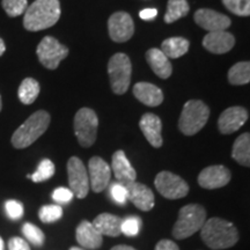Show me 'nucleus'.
<instances>
[{
  "instance_id": "nucleus-27",
  "label": "nucleus",
  "mask_w": 250,
  "mask_h": 250,
  "mask_svg": "<svg viewBox=\"0 0 250 250\" xmlns=\"http://www.w3.org/2000/svg\"><path fill=\"white\" fill-rule=\"evenodd\" d=\"M228 81L234 86H241L249 83L250 81V62H236L228 71Z\"/></svg>"
},
{
  "instance_id": "nucleus-16",
  "label": "nucleus",
  "mask_w": 250,
  "mask_h": 250,
  "mask_svg": "<svg viewBox=\"0 0 250 250\" xmlns=\"http://www.w3.org/2000/svg\"><path fill=\"white\" fill-rule=\"evenodd\" d=\"M127 199L133 203L136 208L142 211H151L154 208V193L147 186L143 183L132 182L126 184Z\"/></svg>"
},
{
  "instance_id": "nucleus-30",
  "label": "nucleus",
  "mask_w": 250,
  "mask_h": 250,
  "mask_svg": "<svg viewBox=\"0 0 250 250\" xmlns=\"http://www.w3.org/2000/svg\"><path fill=\"white\" fill-rule=\"evenodd\" d=\"M22 233L28 241L33 243L34 246L41 247L43 246V243H44V240H45L44 233H43L39 227L35 226V225L26 223L22 227Z\"/></svg>"
},
{
  "instance_id": "nucleus-18",
  "label": "nucleus",
  "mask_w": 250,
  "mask_h": 250,
  "mask_svg": "<svg viewBox=\"0 0 250 250\" xmlns=\"http://www.w3.org/2000/svg\"><path fill=\"white\" fill-rule=\"evenodd\" d=\"M111 170L114 173L115 177L118 181V183L126 186L132 182H136L137 173L134 168L131 166L130 161L127 160L124 151H116L112 155L111 161Z\"/></svg>"
},
{
  "instance_id": "nucleus-11",
  "label": "nucleus",
  "mask_w": 250,
  "mask_h": 250,
  "mask_svg": "<svg viewBox=\"0 0 250 250\" xmlns=\"http://www.w3.org/2000/svg\"><path fill=\"white\" fill-rule=\"evenodd\" d=\"M108 30L109 36L114 42H126L134 34V23L132 18L126 12H116L109 18Z\"/></svg>"
},
{
  "instance_id": "nucleus-7",
  "label": "nucleus",
  "mask_w": 250,
  "mask_h": 250,
  "mask_svg": "<svg viewBox=\"0 0 250 250\" xmlns=\"http://www.w3.org/2000/svg\"><path fill=\"white\" fill-rule=\"evenodd\" d=\"M74 133L83 147L94 145L98 136L99 118L96 112L90 108H81L74 117Z\"/></svg>"
},
{
  "instance_id": "nucleus-34",
  "label": "nucleus",
  "mask_w": 250,
  "mask_h": 250,
  "mask_svg": "<svg viewBox=\"0 0 250 250\" xmlns=\"http://www.w3.org/2000/svg\"><path fill=\"white\" fill-rule=\"evenodd\" d=\"M140 226H142V220L138 217H129L123 219L122 223V233L126 236H136L138 235Z\"/></svg>"
},
{
  "instance_id": "nucleus-20",
  "label": "nucleus",
  "mask_w": 250,
  "mask_h": 250,
  "mask_svg": "<svg viewBox=\"0 0 250 250\" xmlns=\"http://www.w3.org/2000/svg\"><path fill=\"white\" fill-rule=\"evenodd\" d=\"M76 237L78 243L85 249H99L103 243V236L96 230L93 224L87 220L81 221L77 227Z\"/></svg>"
},
{
  "instance_id": "nucleus-12",
  "label": "nucleus",
  "mask_w": 250,
  "mask_h": 250,
  "mask_svg": "<svg viewBox=\"0 0 250 250\" xmlns=\"http://www.w3.org/2000/svg\"><path fill=\"white\" fill-rule=\"evenodd\" d=\"M89 186L94 192H102L108 187L111 177V168L100 156H93L88 164Z\"/></svg>"
},
{
  "instance_id": "nucleus-40",
  "label": "nucleus",
  "mask_w": 250,
  "mask_h": 250,
  "mask_svg": "<svg viewBox=\"0 0 250 250\" xmlns=\"http://www.w3.org/2000/svg\"><path fill=\"white\" fill-rule=\"evenodd\" d=\"M156 15H158V9L155 8L143 9V11L139 13L140 19H143V20H146V21L153 20V19L156 18Z\"/></svg>"
},
{
  "instance_id": "nucleus-24",
  "label": "nucleus",
  "mask_w": 250,
  "mask_h": 250,
  "mask_svg": "<svg viewBox=\"0 0 250 250\" xmlns=\"http://www.w3.org/2000/svg\"><path fill=\"white\" fill-rule=\"evenodd\" d=\"M190 42L184 37H170L161 43V51L168 59H176L188 52Z\"/></svg>"
},
{
  "instance_id": "nucleus-3",
  "label": "nucleus",
  "mask_w": 250,
  "mask_h": 250,
  "mask_svg": "<svg viewBox=\"0 0 250 250\" xmlns=\"http://www.w3.org/2000/svg\"><path fill=\"white\" fill-rule=\"evenodd\" d=\"M50 121H51V117L49 112L44 110L34 112L23 124H21L15 130L11 139L12 145L18 149L29 147L48 130Z\"/></svg>"
},
{
  "instance_id": "nucleus-1",
  "label": "nucleus",
  "mask_w": 250,
  "mask_h": 250,
  "mask_svg": "<svg viewBox=\"0 0 250 250\" xmlns=\"http://www.w3.org/2000/svg\"><path fill=\"white\" fill-rule=\"evenodd\" d=\"M61 14L59 0H35L24 12L23 27L29 31L48 29L58 22Z\"/></svg>"
},
{
  "instance_id": "nucleus-2",
  "label": "nucleus",
  "mask_w": 250,
  "mask_h": 250,
  "mask_svg": "<svg viewBox=\"0 0 250 250\" xmlns=\"http://www.w3.org/2000/svg\"><path fill=\"white\" fill-rule=\"evenodd\" d=\"M203 241L214 250L227 249L239 241V232L230 221L221 218H211L205 221L201 229Z\"/></svg>"
},
{
  "instance_id": "nucleus-26",
  "label": "nucleus",
  "mask_w": 250,
  "mask_h": 250,
  "mask_svg": "<svg viewBox=\"0 0 250 250\" xmlns=\"http://www.w3.org/2000/svg\"><path fill=\"white\" fill-rule=\"evenodd\" d=\"M40 90L41 87L39 81L33 79V78H26L19 87V100L23 104H31L36 101L37 96L40 95Z\"/></svg>"
},
{
  "instance_id": "nucleus-31",
  "label": "nucleus",
  "mask_w": 250,
  "mask_h": 250,
  "mask_svg": "<svg viewBox=\"0 0 250 250\" xmlns=\"http://www.w3.org/2000/svg\"><path fill=\"white\" fill-rule=\"evenodd\" d=\"M223 4L230 13L239 17L250 15V0H223Z\"/></svg>"
},
{
  "instance_id": "nucleus-41",
  "label": "nucleus",
  "mask_w": 250,
  "mask_h": 250,
  "mask_svg": "<svg viewBox=\"0 0 250 250\" xmlns=\"http://www.w3.org/2000/svg\"><path fill=\"white\" fill-rule=\"evenodd\" d=\"M111 250H137V249H134L133 247H130V246L120 245V246H115L114 248H111Z\"/></svg>"
},
{
  "instance_id": "nucleus-28",
  "label": "nucleus",
  "mask_w": 250,
  "mask_h": 250,
  "mask_svg": "<svg viewBox=\"0 0 250 250\" xmlns=\"http://www.w3.org/2000/svg\"><path fill=\"white\" fill-rule=\"evenodd\" d=\"M190 11V6L187 0H168L167 12L165 15L166 23H173L181 18L187 17Z\"/></svg>"
},
{
  "instance_id": "nucleus-13",
  "label": "nucleus",
  "mask_w": 250,
  "mask_h": 250,
  "mask_svg": "<svg viewBox=\"0 0 250 250\" xmlns=\"http://www.w3.org/2000/svg\"><path fill=\"white\" fill-rule=\"evenodd\" d=\"M230 171L221 165L210 166L203 169L198 175V184L204 189H219L229 183Z\"/></svg>"
},
{
  "instance_id": "nucleus-21",
  "label": "nucleus",
  "mask_w": 250,
  "mask_h": 250,
  "mask_svg": "<svg viewBox=\"0 0 250 250\" xmlns=\"http://www.w3.org/2000/svg\"><path fill=\"white\" fill-rule=\"evenodd\" d=\"M133 95L148 107H158L164 102L162 90L149 83H137L133 87Z\"/></svg>"
},
{
  "instance_id": "nucleus-17",
  "label": "nucleus",
  "mask_w": 250,
  "mask_h": 250,
  "mask_svg": "<svg viewBox=\"0 0 250 250\" xmlns=\"http://www.w3.org/2000/svg\"><path fill=\"white\" fill-rule=\"evenodd\" d=\"M235 44V39L227 30L212 31L203 39V46L215 55H223L230 51Z\"/></svg>"
},
{
  "instance_id": "nucleus-43",
  "label": "nucleus",
  "mask_w": 250,
  "mask_h": 250,
  "mask_svg": "<svg viewBox=\"0 0 250 250\" xmlns=\"http://www.w3.org/2000/svg\"><path fill=\"white\" fill-rule=\"evenodd\" d=\"M0 250H5V246H4V240L0 237Z\"/></svg>"
},
{
  "instance_id": "nucleus-42",
  "label": "nucleus",
  "mask_w": 250,
  "mask_h": 250,
  "mask_svg": "<svg viewBox=\"0 0 250 250\" xmlns=\"http://www.w3.org/2000/svg\"><path fill=\"white\" fill-rule=\"evenodd\" d=\"M5 51H6L5 42L2 41V39H0V57H1V56L5 54Z\"/></svg>"
},
{
  "instance_id": "nucleus-10",
  "label": "nucleus",
  "mask_w": 250,
  "mask_h": 250,
  "mask_svg": "<svg viewBox=\"0 0 250 250\" xmlns=\"http://www.w3.org/2000/svg\"><path fill=\"white\" fill-rule=\"evenodd\" d=\"M67 175L70 190L73 195L80 199L85 198L89 191L88 173L83 162L77 156H72L67 161Z\"/></svg>"
},
{
  "instance_id": "nucleus-25",
  "label": "nucleus",
  "mask_w": 250,
  "mask_h": 250,
  "mask_svg": "<svg viewBox=\"0 0 250 250\" xmlns=\"http://www.w3.org/2000/svg\"><path fill=\"white\" fill-rule=\"evenodd\" d=\"M232 158L240 165L246 167L250 166V134L248 132L242 133L234 142Z\"/></svg>"
},
{
  "instance_id": "nucleus-35",
  "label": "nucleus",
  "mask_w": 250,
  "mask_h": 250,
  "mask_svg": "<svg viewBox=\"0 0 250 250\" xmlns=\"http://www.w3.org/2000/svg\"><path fill=\"white\" fill-rule=\"evenodd\" d=\"M5 211L8 218L12 220H19L23 217L24 213L23 205L20 202L14 201V199H9L5 203Z\"/></svg>"
},
{
  "instance_id": "nucleus-32",
  "label": "nucleus",
  "mask_w": 250,
  "mask_h": 250,
  "mask_svg": "<svg viewBox=\"0 0 250 250\" xmlns=\"http://www.w3.org/2000/svg\"><path fill=\"white\" fill-rule=\"evenodd\" d=\"M39 217L42 223H55L62 217V208L59 205H44L40 208Z\"/></svg>"
},
{
  "instance_id": "nucleus-37",
  "label": "nucleus",
  "mask_w": 250,
  "mask_h": 250,
  "mask_svg": "<svg viewBox=\"0 0 250 250\" xmlns=\"http://www.w3.org/2000/svg\"><path fill=\"white\" fill-rule=\"evenodd\" d=\"M73 192L67 188H57L54 192H52V199L56 203H61V204H66L71 202L73 198Z\"/></svg>"
},
{
  "instance_id": "nucleus-44",
  "label": "nucleus",
  "mask_w": 250,
  "mask_h": 250,
  "mask_svg": "<svg viewBox=\"0 0 250 250\" xmlns=\"http://www.w3.org/2000/svg\"><path fill=\"white\" fill-rule=\"evenodd\" d=\"M70 250H85V249L79 248V247H72V248H70Z\"/></svg>"
},
{
  "instance_id": "nucleus-29",
  "label": "nucleus",
  "mask_w": 250,
  "mask_h": 250,
  "mask_svg": "<svg viewBox=\"0 0 250 250\" xmlns=\"http://www.w3.org/2000/svg\"><path fill=\"white\" fill-rule=\"evenodd\" d=\"M55 174V165L54 162L49 159H44L40 162L39 167L35 173L33 175H30V179L33 180V182L35 183H40V182H44V181H48L49 179H51Z\"/></svg>"
},
{
  "instance_id": "nucleus-22",
  "label": "nucleus",
  "mask_w": 250,
  "mask_h": 250,
  "mask_svg": "<svg viewBox=\"0 0 250 250\" xmlns=\"http://www.w3.org/2000/svg\"><path fill=\"white\" fill-rule=\"evenodd\" d=\"M146 61L152 71L161 79H168L173 73V66L169 59L166 57L160 49L152 48L146 52Z\"/></svg>"
},
{
  "instance_id": "nucleus-39",
  "label": "nucleus",
  "mask_w": 250,
  "mask_h": 250,
  "mask_svg": "<svg viewBox=\"0 0 250 250\" xmlns=\"http://www.w3.org/2000/svg\"><path fill=\"white\" fill-rule=\"evenodd\" d=\"M155 250H180V248L179 246H177L174 241H171V240L164 239L158 242V245L155 246Z\"/></svg>"
},
{
  "instance_id": "nucleus-5",
  "label": "nucleus",
  "mask_w": 250,
  "mask_h": 250,
  "mask_svg": "<svg viewBox=\"0 0 250 250\" xmlns=\"http://www.w3.org/2000/svg\"><path fill=\"white\" fill-rule=\"evenodd\" d=\"M210 109L201 100H190L184 104L179 120V130L186 136H195L208 123Z\"/></svg>"
},
{
  "instance_id": "nucleus-45",
  "label": "nucleus",
  "mask_w": 250,
  "mask_h": 250,
  "mask_svg": "<svg viewBox=\"0 0 250 250\" xmlns=\"http://www.w3.org/2000/svg\"><path fill=\"white\" fill-rule=\"evenodd\" d=\"M1 108H2V102H1V95H0V111H1Z\"/></svg>"
},
{
  "instance_id": "nucleus-14",
  "label": "nucleus",
  "mask_w": 250,
  "mask_h": 250,
  "mask_svg": "<svg viewBox=\"0 0 250 250\" xmlns=\"http://www.w3.org/2000/svg\"><path fill=\"white\" fill-rule=\"evenodd\" d=\"M193 19L199 27L208 30V33L227 30V28L230 26V19L227 15L210 8L198 9L193 15Z\"/></svg>"
},
{
  "instance_id": "nucleus-38",
  "label": "nucleus",
  "mask_w": 250,
  "mask_h": 250,
  "mask_svg": "<svg viewBox=\"0 0 250 250\" xmlns=\"http://www.w3.org/2000/svg\"><path fill=\"white\" fill-rule=\"evenodd\" d=\"M9 250H30V247L26 240L21 237H12L8 242Z\"/></svg>"
},
{
  "instance_id": "nucleus-6",
  "label": "nucleus",
  "mask_w": 250,
  "mask_h": 250,
  "mask_svg": "<svg viewBox=\"0 0 250 250\" xmlns=\"http://www.w3.org/2000/svg\"><path fill=\"white\" fill-rule=\"evenodd\" d=\"M108 74L112 92L117 95L126 93L132 74V64L129 56L122 52L112 56L108 62Z\"/></svg>"
},
{
  "instance_id": "nucleus-19",
  "label": "nucleus",
  "mask_w": 250,
  "mask_h": 250,
  "mask_svg": "<svg viewBox=\"0 0 250 250\" xmlns=\"http://www.w3.org/2000/svg\"><path fill=\"white\" fill-rule=\"evenodd\" d=\"M139 127L153 147H161L162 144H164V139L161 136L162 123L160 117L152 114V112L144 114L139 122Z\"/></svg>"
},
{
  "instance_id": "nucleus-15",
  "label": "nucleus",
  "mask_w": 250,
  "mask_h": 250,
  "mask_svg": "<svg viewBox=\"0 0 250 250\" xmlns=\"http://www.w3.org/2000/svg\"><path fill=\"white\" fill-rule=\"evenodd\" d=\"M248 121V111L243 107H230L220 115L218 127L223 134H230L240 130Z\"/></svg>"
},
{
  "instance_id": "nucleus-9",
  "label": "nucleus",
  "mask_w": 250,
  "mask_h": 250,
  "mask_svg": "<svg viewBox=\"0 0 250 250\" xmlns=\"http://www.w3.org/2000/svg\"><path fill=\"white\" fill-rule=\"evenodd\" d=\"M159 193L167 199L183 198L189 192V186L179 175L170 171H160L154 181Z\"/></svg>"
},
{
  "instance_id": "nucleus-8",
  "label": "nucleus",
  "mask_w": 250,
  "mask_h": 250,
  "mask_svg": "<svg viewBox=\"0 0 250 250\" xmlns=\"http://www.w3.org/2000/svg\"><path fill=\"white\" fill-rule=\"evenodd\" d=\"M36 54L43 66L48 70H56L62 59L67 57L68 48L55 37L45 36L37 45Z\"/></svg>"
},
{
  "instance_id": "nucleus-33",
  "label": "nucleus",
  "mask_w": 250,
  "mask_h": 250,
  "mask_svg": "<svg viewBox=\"0 0 250 250\" xmlns=\"http://www.w3.org/2000/svg\"><path fill=\"white\" fill-rule=\"evenodd\" d=\"M1 6L8 17L17 18L26 12L28 1L27 0H2Z\"/></svg>"
},
{
  "instance_id": "nucleus-36",
  "label": "nucleus",
  "mask_w": 250,
  "mask_h": 250,
  "mask_svg": "<svg viewBox=\"0 0 250 250\" xmlns=\"http://www.w3.org/2000/svg\"><path fill=\"white\" fill-rule=\"evenodd\" d=\"M110 195L117 204L123 205L127 201V191L126 187L121 183H114L110 188Z\"/></svg>"
},
{
  "instance_id": "nucleus-23",
  "label": "nucleus",
  "mask_w": 250,
  "mask_h": 250,
  "mask_svg": "<svg viewBox=\"0 0 250 250\" xmlns=\"http://www.w3.org/2000/svg\"><path fill=\"white\" fill-rule=\"evenodd\" d=\"M122 223L123 219L110 213H101L94 219L93 226L101 235L116 237L122 234Z\"/></svg>"
},
{
  "instance_id": "nucleus-4",
  "label": "nucleus",
  "mask_w": 250,
  "mask_h": 250,
  "mask_svg": "<svg viewBox=\"0 0 250 250\" xmlns=\"http://www.w3.org/2000/svg\"><path fill=\"white\" fill-rule=\"evenodd\" d=\"M206 221V211L199 204L183 206L179 212V218L173 227V236L177 240H184L202 229Z\"/></svg>"
}]
</instances>
